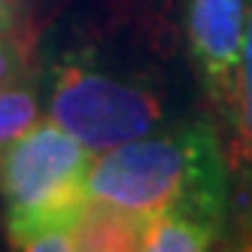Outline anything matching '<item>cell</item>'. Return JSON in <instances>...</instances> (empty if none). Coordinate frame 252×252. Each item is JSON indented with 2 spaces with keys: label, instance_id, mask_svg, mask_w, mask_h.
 I'll list each match as a JSON object with an SVG mask.
<instances>
[{
  "label": "cell",
  "instance_id": "cell-1",
  "mask_svg": "<svg viewBox=\"0 0 252 252\" xmlns=\"http://www.w3.org/2000/svg\"><path fill=\"white\" fill-rule=\"evenodd\" d=\"M85 194L143 219L183 210L225 228L228 167L219 134L207 122H191L113 146L92 161Z\"/></svg>",
  "mask_w": 252,
  "mask_h": 252
},
{
  "label": "cell",
  "instance_id": "cell-2",
  "mask_svg": "<svg viewBox=\"0 0 252 252\" xmlns=\"http://www.w3.org/2000/svg\"><path fill=\"white\" fill-rule=\"evenodd\" d=\"M52 122L73 134L85 149L106 152L155 131L164 116L152 88L103 70L92 55H64L49 85Z\"/></svg>",
  "mask_w": 252,
  "mask_h": 252
},
{
  "label": "cell",
  "instance_id": "cell-3",
  "mask_svg": "<svg viewBox=\"0 0 252 252\" xmlns=\"http://www.w3.org/2000/svg\"><path fill=\"white\" fill-rule=\"evenodd\" d=\"M92 161V149H85L55 122H37L25 134L3 143L0 191L6 197V222L76 210L88 197L85 176Z\"/></svg>",
  "mask_w": 252,
  "mask_h": 252
},
{
  "label": "cell",
  "instance_id": "cell-4",
  "mask_svg": "<svg viewBox=\"0 0 252 252\" xmlns=\"http://www.w3.org/2000/svg\"><path fill=\"white\" fill-rule=\"evenodd\" d=\"M186 31L197 79L231 137L246 37V0H186Z\"/></svg>",
  "mask_w": 252,
  "mask_h": 252
},
{
  "label": "cell",
  "instance_id": "cell-5",
  "mask_svg": "<svg viewBox=\"0 0 252 252\" xmlns=\"http://www.w3.org/2000/svg\"><path fill=\"white\" fill-rule=\"evenodd\" d=\"M146 219L122 207H113L97 197H85L76 225H73V249L82 252H128L143 246Z\"/></svg>",
  "mask_w": 252,
  "mask_h": 252
},
{
  "label": "cell",
  "instance_id": "cell-6",
  "mask_svg": "<svg viewBox=\"0 0 252 252\" xmlns=\"http://www.w3.org/2000/svg\"><path fill=\"white\" fill-rule=\"evenodd\" d=\"M222 237V228L183 210H164L146 219L143 246L146 252H204Z\"/></svg>",
  "mask_w": 252,
  "mask_h": 252
},
{
  "label": "cell",
  "instance_id": "cell-7",
  "mask_svg": "<svg viewBox=\"0 0 252 252\" xmlns=\"http://www.w3.org/2000/svg\"><path fill=\"white\" fill-rule=\"evenodd\" d=\"M228 140L231 167L237 170L243 189L252 197V0H246V37L237 76V116H234V131Z\"/></svg>",
  "mask_w": 252,
  "mask_h": 252
},
{
  "label": "cell",
  "instance_id": "cell-8",
  "mask_svg": "<svg viewBox=\"0 0 252 252\" xmlns=\"http://www.w3.org/2000/svg\"><path fill=\"white\" fill-rule=\"evenodd\" d=\"M79 207L64 210V213H43V216H31V219L6 222L9 246L28 249V252H64V249L73 252V225H76Z\"/></svg>",
  "mask_w": 252,
  "mask_h": 252
},
{
  "label": "cell",
  "instance_id": "cell-9",
  "mask_svg": "<svg viewBox=\"0 0 252 252\" xmlns=\"http://www.w3.org/2000/svg\"><path fill=\"white\" fill-rule=\"evenodd\" d=\"M37 119H40V103L31 88H19L15 82L0 85V146L33 128Z\"/></svg>",
  "mask_w": 252,
  "mask_h": 252
},
{
  "label": "cell",
  "instance_id": "cell-10",
  "mask_svg": "<svg viewBox=\"0 0 252 252\" xmlns=\"http://www.w3.org/2000/svg\"><path fill=\"white\" fill-rule=\"evenodd\" d=\"M28 40L19 37V31L12 33H0V85H12L19 82L28 64Z\"/></svg>",
  "mask_w": 252,
  "mask_h": 252
},
{
  "label": "cell",
  "instance_id": "cell-11",
  "mask_svg": "<svg viewBox=\"0 0 252 252\" xmlns=\"http://www.w3.org/2000/svg\"><path fill=\"white\" fill-rule=\"evenodd\" d=\"M19 9H22V0H0V12L12 15V19H19Z\"/></svg>",
  "mask_w": 252,
  "mask_h": 252
}]
</instances>
